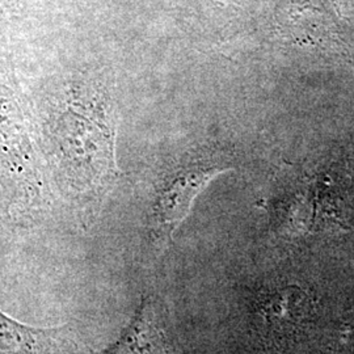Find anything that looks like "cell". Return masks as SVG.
Segmentation results:
<instances>
[{
	"mask_svg": "<svg viewBox=\"0 0 354 354\" xmlns=\"http://www.w3.org/2000/svg\"><path fill=\"white\" fill-rule=\"evenodd\" d=\"M260 311L266 332L283 340L291 337L304 324L310 314V301L304 291L286 288L266 297Z\"/></svg>",
	"mask_w": 354,
	"mask_h": 354,
	"instance_id": "cell-2",
	"label": "cell"
},
{
	"mask_svg": "<svg viewBox=\"0 0 354 354\" xmlns=\"http://www.w3.org/2000/svg\"><path fill=\"white\" fill-rule=\"evenodd\" d=\"M218 172H221V169L214 168L190 171L177 177L163 192L156 209V223L165 236H171L174 230L189 213L190 205L196 196Z\"/></svg>",
	"mask_w": 354,
	"mask_h": 354,
	"instance_id": "cell-1",
	"label": "cell"
},
{
	"mask_svg": "<svg viewBox=\"0 0 354 354\" xmlns=\"http://www.w3.org/2000/svg\"><path fill=\"white\" fill-rule=\"evenodd\" d=\"M108 354H169L165 332L156 323L151 304H142L121 342Z\"/></svg>",
	"mask_w": 354,
	"mask_h": 354,
	"instance_id": "cell-3",
	"label": "cell"
}]
</instances>
